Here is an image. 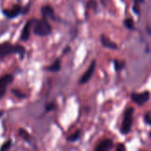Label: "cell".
<instances>
[{
	"label": "cell",
	"mask_w": 151,
	"mask_h": 151,
	"mask_svg": "<svg viewBox=\"0 0 151 151\" xmlns=\"http://www.w3.org/2000/svg\"><path fill=\"white\" fill-rule=\"evenodd\" d=\"M34 20H28L27 23L24 26L23 29H22V32H21V35H20V39L23 40V41H27L29 39V36H30V28H31V25L34 23L33 22Z\"/></svg>",
	"instance_id": "obj_10"
},
{
	"label": "cell",
	"mask_w": 151,
	"mask_h": 151,
	"mask_svg": "<svg viewBox=\"0 0 151 151\" xmlns=\"http://www.w3.org/2000/svg\"><path fill=\"white\" fill-rule=\"evenodd\" d=\"M144 121L146 124L148 125H150L151 124V119H150V112H147L144 116Z\"/></svg>",
	"instance_id": "obj_19"
},
{
	"label": "cell",
	"mask_w": 151,
	"mask_h": 151,
	"mask_svg": "<svg viewBox=\"0 0 151 151\" xmlns=\"http://www.w3.org/2000/svg\"><path fill=\"white\" fill-rule=\"evenodd\" d=\"M114 65H115V70L116 71H119L124 67V63L123 62H119L118 60H114Z\"/></svg>",
	"instance_id": "obj_17"
},
{
	"label": "cell",
	"mask_w": 151,
	"mask_h": 151,
	"mask_svg": "<svg viewBox=\"0 0 151 151\" xmlns=\"http://www.w3.org/2000/svg\"><path fill=\"white\" fill-rule=\"evenodd\" d=\"M100 40H101V43L104 47L109 48L111 50H117L118 49V45L114 42H112L111 39H109L105 35H102L100 37Z\"/></svg>",
	"instance_id": "obj_9"
},
{
	"label": "cell",
	"mask_w": 151,
	"mask_h": 151,
	"mask_svg": "<svg viewBox=\"0 0 151 151\" xmlns=\"http://www.w3.org/2000/svg\"><path fill=\"white\" fill-rule=\"evenodd\" d=\"M80 134H81V132H80V131H77V132H75L74 134H71V135L67 138V141H68V142H76V141L80 138Z\"/></svg>",
	"instance_id": "obj_15"
},
{
	"label": "cell",
	"mask_w": 151,
	"mask_h": 151,
	"mask_svg": "<svg viewBox=\"0 0 151 151\" xmlns=\"http://www.w3.org/2000/svg\"><path fill=\"white\" fill-rule=\"evenodd\" d=\"M116 151H127V148H126L125 144H123V143H119V144L117 146Z\"/></svg>",
	"instance_id": "obj_20"
},
{
	"label": "cell",
	"mask_w": 151,
	"mask_h": 151,
	"mask_svg": "<svg viewBox=\"0 0 151 151\" xmlns=\"http://www.w3.org/2000/svg\"><path fill=\"white\" fill-rule=\"evenodd\" d=\"M11 144H12V141H7V142H5L2 146H1V148H0V151H7L9 149H10V147H11Z\"/></svg>",
	"instance_id": "obj_16"
},
{
	"label": "cell",
	"mask_w": 151,
	"mask_h": 151,
	"mask_svg": "<svg viewBox=\"0 0 151 151\" xmlns=\"http://www.w3.org/2000/svg\"><path fill=\"white\" fill-rule=\"evenodd\" d=\"M56 105L54 103H50V104H48L46 106H45V111L46 112H49V111H51L55 109Z\"/></svg>",
	"instance_id": "obj_18"
},
{
	"label": "cell",
	"mask_w": 151,
	"mask_h": 151,
	"mask_svg": "<svg viewBox=\"0 0 151 151\" xmlns=\"http://www.w3.org/2000/svg\"><path fill=\"white\" fill-rule=\"evenodd\" d=\"M12 93H13L16 96H18V97H19V98H24V97H25V95L19 93V91H18V90L13 89V90H12Z\"/></svg>",
	"instance_id": "obj_21"
},
{
	"label": "cell",
	"mask_w": 151,
	"mask_h": 151,
	"mask_svg": "<svg viewBox=\"0 0 151 151\" xmlns=\"http://www.w3.org/2000/svg\"><path fill=\"white\" fill-rule=\"evenodd\" d=\"M133 10L134 12L136 13V14H140V7H139V4H134V7H133Z\"/></svg>",
	"instance_id": "obj_22"
},
{
	"label": "cell",
	"mask_w": 151,
	"mask_h": 151,
	"mask_svg": "<svg viewBox=\"0 0 151 151\" xmlns=\"http://www.w3.org/2000/svg\"><path fill=\"white\" fill-rule=\"evenodd\" d=\"M52 31L51 26L46 20V19H39L35 22L34 25V33L39 36H47Z\"/></svg>",
	"instance_id": "obj_2"
},
{
	"label": "cell",
	"mask_w": 151,
	"mask_h": 151,
	"mask_svg": "<svg viewBox=\"0 0 151 151\" xmlns=\"http://www.w3.org/2000/svg\"><path fill=\"white\" fill-rule=\"evenodd\" d=\"M113 147V142L110 139L102 141L94 151H110Z\"/></svg>",
	"instance_id": "obj_8"
},
{
	"label": "cell",
	"mask_w": 151,
	"mask_h": 151,
	"mask_svg": "<svg viewBox=\"0 0 151 151\" xmlns=\"http://www.w3.org/2000/svg\"><path fill=\"white\" fill-rule=\"evenodd\" d=\"M3 12L7 18L12 19V18H15V17L19 16L22 12V9H21V7L19 5H15L12 9H4V10H3Z\"/></svg>",
	"instance_id": "obj_7"
},
{
	"label": "cell",
	"mask_w": 151,
	"mask_h": 151,
	"mask_svg": "<svg viewBox=\"0 0 151 151\" xmlns=\"http://www.w3.org/2000/svg\"><path fill=\"white\" fill-rule=\"evenodd\" d=\"M150 92L144 91L142 93H133L131 95L132 100L138 105H142L150 100Z\"/></svg>",
	"instance_id": "obj_4"
},
{
	"label": "cell",
	"mask_w": 151,
	"mask_h": 151,
	"mask_svg": "<svg viewBox=\"0 0 151 151\" xmlns=\"http://www.w3.org/2000/svg\"><path fill=\"white\" fill-rule=\"evenodd\" d=\"M124 24L128 29H131V30L134 29V20L132 19H126L124 21Z\"/></svg>",
	"instance_id": "obj_14"
},
{
	"label": "cell",
	"mask_w": 151,
	"mask_h": 151,
	"mask_svg": "<svg viewBox=\"0 0 151 151\" xmlns=\"http://www.w3.org/2000/svg\"><path fill=\"white\" fill-rule=\"evenodd\" d=\"M25 52H26L25 48L19 44L12 45L8 42L0 43V56L1 57H5L12 53H17L21 57V58H23Z\"/></svg>",
	"instance_id": "obj_1"
},
{
	"label": "cell",
	"mask_w": 151,
	"mask_h": 151,
	"mask_svg": "<svg viewBox=\"0 0 151 151\" xmlns=\"http://www.w3.org/2000/svg\"><path fill=\"white\" fill-rule=\"evenodd\" d=\"M42 14L43 16V19L46 18H53L54 17V10L50 5H44L42 7Z\"/></svg>",
	"instance_id": "obj_11"
},
{
	"label": "cell",
	"mask_w": 151,
	"mask_h": 151,
	"mask_svg": "<svg viewBox=\"0 0 151 151\" xmlns=\"http://www.w3.org/2000/svg\"><path fill=\"white\" fill-rule=\"evenodd\" d=\"M19 136L24 139L26 142H30L31 140V137H30V134L27 133V131H26L25 129H22V128H19Z\"/></svg>",
	"instance_id": "obj_13"
},
{
	"label": "cell",
	"mask_w": 151,
	"mask_h": 151,
	"mask_svg": "<svg viewBox=\"0 0 151 151\" xmlns=\"http://www.w3.org/2000/svg\"><path fill=\"white\" fill-rule=\"evenodd\" d=\"M13 76L12 74H5L0 77V99L4 96L6 88L13 81Z\"/></svg>",
	"instance_id": "obj_5"
},
{
	"label": "cell",
	"mask_w": 151,
	"mask_h": 151,
	"mask_svg": "<svg viewBox=\"0 0 151 151\" xmlns=\"http://www.w3.org/2000/svg\"><path fill=\"white\" fill-rule=\"evenodd\" d=\"M134 108L130 107L127 108L125 111L124 113V119L122 122V127H121V134H127L131 129H132V126H133V121H134Z\"/></svg>",
	"instance_id": "obj_3"
},
{
	"label": "cell",
	"mask_w": 151,
	"mask_h": 151,
	"mask_svg": "<svg viewBox=\"0 0 151 151\" xmlns=\"http://www.w3.org/2000/svg\"><path fill=\"white\" fill-rule=\"evenodd\" d=\"M95 69H96V61L93 60L90 66L87 69V71L84 73V74L81 76V78L80 79V81L79 83L80 84H85L87 83L88 81H89V80L91 79V77L93 76L94 74V72H95Z\"/></svg>",
	"instance_id": "obj_6"
},
{
	"label": "cell",
	"mask_w": 151,
	"mask_h": 151,
	"mask_svg": "<svg viewBox=\"0 0 151 151\" xmlns=\"http://www.w3.org/2000/svg\"><path fill=\"white\" fill-rule=\"evenodd\" d=\"M134 2H135L136 4H139V3H143L144 0H134Z\"/></svg>",
	"instance_id": "obj_23"
},
{
	"label": "cell",
	"mask_w": 151,
	"mask_h": 151,
	"mask_svg": "<svg viewBox=\"0 0 151 151\" xmlns=\"http://www.w3.org/2000/svg\"><path fill=\"white\" fill-rule=\"evenodd\" d=\"M60 68H61V61L59 58H58L53 64H51L50 66H47L46 70L49 72H58Z\"/></svg>",
	"instance_id": "obj_12"
},
{
	"label": "cell",
	"mask_w": 151,
	"mask_h": 151,
	"mask_svg": "<svg viewBox=\"0 0 151 151\" xmlns=\"http://www.w3.org/2000/svg\"><path fill=\"white\" fill-rule=\"evenodd\" d=\"M3 114H4V112H3V111H0V117H1V116H2Z\"/></svg>",
	"instance_id": "obj_24"
}]
</instances>
